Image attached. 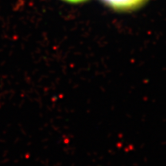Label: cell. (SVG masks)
Instances as JSON below:
<instances>
[{
    "label": "cell",
    "mask_w": 166,
    "mask_h": 166,
    "mask_svg": "<svg viewBox=\"0 0 166 166\" xmlns=\"http://www.w3.org/2000/svg\"><path fill=\"white\" fill-rule=\"evenodd\" d=\"M101 1L115 10L128 11L140 7L147 0H101Z\"/></svg>",
    "instance_id": "cell-1"
},
{
    "label": "cell",
    "mask_w": 166,
    "mask_h": 166,
    "mask_svg": "<svg viewBox=\"0 0 166 166\" xmlns=\"http://www.w3.org/2000/svg\"><path fill=\"white\" fill-rule=\"evenodd\" d=\"M62 1H65L69 3H79V2L85 1V0H62Z\"/></svg>",
    "instance_id": "cell-2"
}]
</instances>
